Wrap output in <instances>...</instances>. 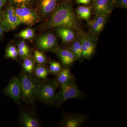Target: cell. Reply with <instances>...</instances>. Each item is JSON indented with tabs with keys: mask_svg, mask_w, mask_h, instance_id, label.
I'll return each mask as SVG.
<instances>
[{
	"mask_svg": "<svg viewBox=\"0 0 127 127\" xmlns=\"http://www.w3.org/2000/svg\"><path fill=\"white\" fill-rule=\"evenodd\" d=\"M76 12L77 16L79 18L85 20L87 21L89 20L92 12L91 7L81 6L77 8Z\"/></svg>",
	"mask_w": 127,
	"mask_h": 127,
	"instance_id": "20",
	"label": "cell"
},
{
	"mask_svg": "<svg viewBox=\"0 0 127 127\" xmlns=\"http://www.w3.org/2000/svg\"><path fill=\"white\" fill-rule=\"evenodd\" d=\"M18 77L21 86L22 100L28 104H34L37 90L41 80L36 78L33 75H30L23 71L20 73Z\"/></svg>",
	"mask_w": 127,
	"mask_h": 127,
	"instance_id": "2",
	"label": "cell"
},
{
	"mask_svg": "<svg viewBox=\"0 0 127 127\" xmlns=\"http://www.w3.org/2000/svg\"><path fill=\"white\" fill-rule=\"evenodd\" d=\"M49 63L50 66L48 69L50 74L57 75L63 69L62 64L58 62L52 60L49 62Z\"/></svg>",
	"mask_w": 127,
	"mask_h": 127,
	"instance_id": "24",
	"label": "cell"
},
{
	"mask_svg": "<svg viewBox=\"0 0 127 127\" xmlns=\"http://www.w3.org/2000/svg\"><path fill=\"white\" fill-rule=\"evenodd\" d=\"M114 0H95L93 7L95 15L104 14L109 16L114 8Z\"/></svg>",
	"mask_w": 127,
	"mask_h": 127,
	"instance_id": "14",
	"label": "cell"
},
{
	"mask_svg": "<svg viewBox=\"0 0 127 127\" xmlns=\"http://www.w3.org/2000/svg\"><path fill=\"white\" fill-rule=\"evenodd\" d=\"M77 38L81 45L84 59H89L93 56L96 46V36L91 33H86L82 31L77 34Z\"/></svg>",
	"mask_w": 127,
	"mask_h": 127,
	"instance_id": "5",
	"label": "cell"
},
{
	"mask_svg": "<svg viewBox=\"0 0 127 127\" xmlns=\"http://www.w3.org/2000/svg\"><path fill=\"white\" fill-rule=\"evenodd\" d=\"M17 36L24 39H31L35 36V32L31 28H27L19 32Z\"/></svg>",
	"mask_w": 127,
	"mask_h": 127,
	"instance_id": "25",
	"label": "cell"
},
{
	"mask_svg": "<svg viewBox=\"0 0 127 127\" xmlns=\"http://www.w3.org/2000/svg\"><path fill=\"white\" fill-rule=\"evenodd\" d=\"M15 12L21 24L32 26L39 22L40 17L35 9L30 6H23L14 7Z\"/></svg>",
	"mask_w": 127,
	"mask_h": 127,
	"instance_id": "6",
	"label": "cell"
},
{
	"mask_svg": "<svg viewBox=\"0 0 127 127\" xmlns=\"http://www.w3.org/2000/svg\"><path fill=\"white\" fill-rule=\"evenodd\" d=\"M17 47L18 55L21 58H24L28 56L31 53L29 47L24 40L19 42Z\"/></svg>",
	"mask_w": 127,
	"mask_h": 127,
	"instance_id": "21",
	"label": "cell"
},
{
	"mask_svg": "<svg viewBox=\"0 0 127 127\" xmlns=\"http://www.w3.org/2000/svg\"><path fill=\"white\" fill-rule=\"evenodd\" d=\"M114 7L127 9V0H114Z\"/></svg>",
	"mask_w": 127,
	"mask_h": 127,
	"instance_id": "29",
	"label": "cell"
},
{
	"mask_svg": "<svg viewBox=\"0 0 127 127\" xmlns=\"http://www.w3.org/2000/svg\"><path fill=\"white\" fill-rule=\"evenodd\" d=\"M14 7L27 6H30L33 4L35 0H9Z\"/></svg>",
	"mask_w": 127,
	"mask_h": 127,
	"instance_id": "28",
	"label": "cell"
},
{
	"mask_svg": "<svg viewBox=\"0 0 127 127\" xmlns=\"http://www.w3.org/2000/svg\"><path fill=\"white\" fill-rule=\"evenodd\" d=\"M36 62L37 64L45 65L48 62L47 58L43 52L35 50L34 52V56Z\"/></svg>",
	"mask_w": 127,
	"mask_h": 127,
	"instance_id": "23",
	"label": "cell"
},
{
	"mask_svg": "<svg viewBox=\"0 0 127 127\" xmlns=\"http://www.w3.org/2000/svg\"><path fill=\"white\" fill-rule=\"evenodd\" d=\"M59 85L56 78L41 80L36 94V100L47 105L54 106L56 91Z\"/></svg>",
	"mask_w": 127,
	"mask_h": 127,
	"instance_id": "3",
	"label": "cell"
},
{
	"mask_svg": "<svg viewBox=\"0 0 127 127\" xmlns=\"http://www.w3.org/2000/svg\"><path fill=\"white\" fill-rule=\"evenodd\" d=\"M59 86H63L75 81V78L71 73L69 67H65L57 75L56 78Z\"/></svg>",
	"mask_w": 127,
	"mask_h": 127,
	"instance_id": "16",
	"label": "cell"
},
{
	"mask_svg": "<svg viewBox=\"0 0 127 127\" xmlns=\"http://www.w3.org/2000/svg\"><path fill=\"white\" fill-rule=\"evenodd\" d=\"M108 15L104 14H100L95 15V19L99 26L100 31H102L106 22Z\"/></svg>",
	"mask_w": 127,
	"mask_h": 127,
	"instance_id": "27",
	"label": "cell"
},
{
	"mask_svg": "<svg viewBox=\"0 0 127 127\" xmlns=\"http://www.w3.org/2000/svg\"><path fill=\"white\" fill-rule=\"evenodd\" d=\"M88 118L86 114L64 113L59 126L63 127H81Z\"/></svg>",
	"mask_w": 127,
	"mask_h": 127,
	"instance_id": "11",
	"label": "cell"
},
{
	"mask_svg": "<svg viewBox=\"0 0 127 127\" xmlns=\"http://www.w3.org/2000/svg\"><path fill=\"white\" fill-rule=\"evenodd\" d=\"M60 3V0H37L34 9L40 19L47 20Z\"/></svg>",
	"mask_w": 127,
	"mask_h": 127,
	"instance_id": "8",
	"label": "cell"
},
{
	"mask_svg": "<svg viewBox=\"0 0 127 127\" xmlns=\"http://www.w3.org/2000/svg\"><path fill=\"white\" fill-rule=\"evenodd\" d=\"M85 96L76 84L75 81L61 87L59 92L56 94L54 106L61 107L66 101L72 98L78 99Z\"/></svg>",
	"mask_w": 127,
	"mask_h": 127,
	"instance_id": "4",
	"label": "cell"
},
{
	"mask_svg": "<svg viewBox=\"0 0 127 127\" xmlns=\"http://www.w3.org/2000/svg\"><path fill=\"white\" fill-rule=\"evenodd\" d=\"M68 48L76 57L77 61H82L84 58L83 55L81 45L79 40L77 37L75 40L69 44Z\"/></svg>",
	"mask_w": 127,
	"mask_h": 127,
	"instance_id": "17",
	"label": "cell"
},
{
	"mask_svg": "<svg viewBox=\"0 0 127 127\" xmlns=\"http://www.w3.org/2000/svg\"><path fill=\"white\" fill-rule=\"evenodd\" d=\"M50 74L49 69L45 65L37 64L34 67L33 75L37 79L43 80Z\"/></svg>",
	"mask_w": 127,
	"mask_h": 127,
	"instance_id": "18",
	"label": "cell"
},
{
	"mask_svg": "<svg viewBox=\"0 0 127 127\" xmlns=\"http://www.w3.org/2000/svg\"><path fill=\"white\" fill-rule=\"evenodd\" d=\"M95 0H92L93 1H95Z\"/></svg>",
	"mask_w": 127,
	"mask_h": 127,
	"instance_id": "33",
	"label": "cell"
},
{
	"mask_svg": "<svg viewBox=\"0 0 127 127\" xmlns=\"http://www.w3.org/2000/svg\"><path fill=\"white\" fill-rule=\"evenodd\" d=\"M5 95L11 98L17 104H20L22 97L21 86L18 77H12L7 86L3 89Z\"/></svg>",
	"mask_w": 127,
	"mask_h": 127,
	"instance_id": "10",
	"label": "cell"
},
{
	"mask_svg": "<svg viewBox=\"0 0 127 127\" xmlns=\"http://www.w3.org/2000/svg\"><path fill=\"white\" fill-rule=\"evenodd\" d=\"M36 45L38 50L42 52L52 51L57 47L56 37L51 32H48L37 38Z\"/></svg>",
	"mask_w": 127,
	"mask_h": 127,
	"instance_id": "9",
	"label": "cell"
},
{
	"mask_svg": "<svg viewBox=\"0 0 127 127\" xmlns=\"http://www.w3.org/2000/svg\"><path fill=\"white\" fill-rule=\"evenodd\" d=\"M18 56V50L15 46L10 45L7 47L5 53L6 58L16 60Z\"/></svg>",
	"mask_w": 127,
	"mask_h": 127,
	"instance_id": "22",
	"label": "cell"
},
{
	"mask_svg": "<svg viewBox=\"0 0 127 127\" xmlns=\"http://www.w3.org/2000/svg\"><path fill=\"white\" fill-rule=\"evenodd\" d=\"M57 34L64 44H69L77 37V32L71 28L66 27L55 28Z\"/></svg>",
	"mask_w": 127,
	"mask_h": 127,
	"instance_id": "15",
	"label": "cell"
},
{
	"mask_svg": "<svg viewBox=\"0 0 127 127\" xmlns=\"http://www.w3.org/2000/svg\"><path fill=\"white\" fill-rule=\"evenodd\" d=\"M4 32V30L2 29V27L0 25V39L2 37Z\"/></svg>",
	"mask_w": 127,
	"mask_h": 127,
	"instance_id": "32",
	"label": "cell"
},
{
	"mask_svg": "<svg viewBox=\"0 0 127 127\" xmlns=\"http://www.w3.org/2000/svg\"><path fill=\"white\" fill-rule=\"evenodd\" d=\"M19 122L22 127H39L40 122L36 115L34 113L27 111H21L19 116Z\"/></svg>",
	"mask_w": 127,
	"mask_h": 127,
	"instance_id": "13",
	"label": "cell"
},
{
	"mask_svg": "<svg viewBox=\"0 0 127 127\" xmlns=\"http://www.w3.org/2000/svg\"><path fill=\"white\" fill-rule=\"evenodd\" d=\"M0 19H1V18H0Z\"/></svg>",
	"mask_w": 127,
	"mask_h": 127,
	"instance_id": "34",
	"label": "cell"
},
{
	"mask_svg": "<svg viewBox=\"0 0 127 127\" xmlns=\"http://www.w3.org/2000/svg\"><path fill=\"white\" fill-rule=\"evenodd\" d=\"M21 23L15 12L14 7L9 6L2 14L0 25L4 32H8L15 30Z\"/></svg>",
	"mask_w": 127,
	"mask_h": 127,
	"instance_id": "7",
	"label": "cell"
},
{
	"mask_svg": "<svg viewBox=\"0 0 127 127\" xmlns=\"http://www.w3.org/2000/svg\"><path fill=\"white\" fill-rule=\"evenodd\" d=\"M87 23L90 28L91 33L96 36H97L101 32L99 26L95 19L89 20L87 21Z\"/></svg>",
	"mask_w": 127,
	"mask_h": 127,
	"instance_id": "26",
	"label": "cell"
},
{
	"mask_svg": "<svg viewBox=\"0 0 127 127\" xmlns=\"http://www.w3.org/2000/svg\"><path fill=\"white\" fill-rule=\"evenodd\" d=\"M57 27L71 28L77 33L82 31L77 16L70 2L60 3L49 18L40 26V29L46 31Z\"/></svg>",
	"mask_w": 127,
	"mask_h": 127,
	"instance_id": "1",
	"label": "cell"
},
{
	"mask_svg": "<svg viewBox=\"0 0 127 127\" xmlns=\"http://www.w3.org/2000/svg\"><path fill=\"white\" fill-rule=\"evenodd\" d=\"M35 63L34 57L32 56L23 59L22 64L23 71L30 75H33Z\"/></svg>",
	"mask_w": 127,
	"mask_h": 127,
	"instance_id": "19",
	"label": "cell"
},
{
	"mask_svg": "<svg viewBox=\"0 0 127 127\" xmlns=\"http://www.w3.org/2000/svg\"><path fill=\"white\" fill-rule=\"evenodd\" d=\"M7 0H0V11L6 3Z\"/></svg>",
	"mask_w": 127,
	"mask_h": 127,
	"instance_id": "31",
	"label": "cell"
},
{
	"mask_svg": "<svg viewBox=\"0 0 127 127\" xmlns=\"http://www.w3.org/2000/svg\"><path fill=\"white\" fill-rule=\"evenodd\" d=\"M57 56L63 65L65 67L72 66L77 61L76 57L68 48L57 47L52 51Z\"/></svg>",
	"mask_w": 127,
	"mask_h": 127,
	"instance_id": "12",
	"label": "cell"
},
{
	"mask_svg": "<svg viewBox=\"0 0 127 127\" xmlns=\"http://www.w3.org/2000/svg\"><path fill=\"white\" fill-rule=\"evenodd\" d=\"M92 0H75L77 4L83 5H88L91 3Z\"/></svg>",
	"mask_w": 127,
	"mask_h": 127,
	"instance_id": "30",
	"label": "cell"
}]
</instances>
